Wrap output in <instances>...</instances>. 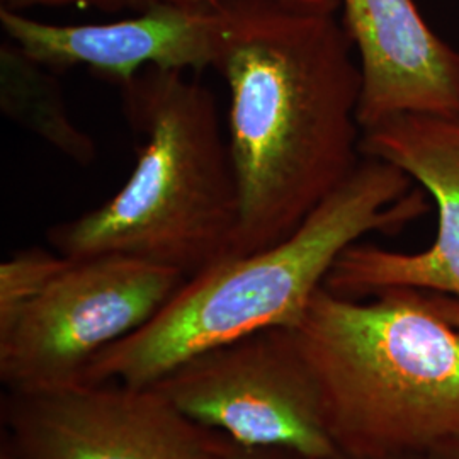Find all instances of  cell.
Instances as JSON below:
<instances>
[{
  "label": "cell",
  "mask_w": 459,
  "mask_h": 459,
  "mask_svg": "<svg viewBox=\"0 0 459 459\" xmlns=\"http://www.w3.org/2000/svg\"><path fill=\"white\" fill-rule=\"evenodd\" d=\"M214 68L230 91L240 199L231 255L291 237L361 164V68L333 13L229 0Z\"/></svg>",
  "instance_id": "1"
},
{
  "label": "cell",
  "mask_w": 459,
  "mask_h": 459,
  "mask_svg": "<svg viewBox=\"0 0 459 459\" xmlns=\"http://www.w3.org/2000/svg\"><path fill=\"white\" fill-rule=\"evenodd\" d=\"M413 184L400 167L364 157L291 237L186 279L143 327L89 364L82 383L150 386L204 351L263 330L295 328L347 247L375 231H402L426 213L424 189Z\"/></svg>",
  "instance_id": "2"
},
{
  "label": "cell",
  "mask_w": 459,
  "mask_h": 459,
  "mask_svg": "<svg viewBox=\"0 0 459 459\" xmlns=\"http://www.w3.org/2000/svg\"><path fill=\"white\" fill-rule=\"evenodd\" d=\"M339 455H436L459 443V328L422 291L320 288L291 328Z\"/></svg>",
  "instance_id": "3"
},
{
  "label": "cell",
  "mask_w": 459,
  "mask_h": 459,
  "mask_svg": "<svg viewBox=\"0 0 459 459\" xmlns=\"http://www.w3.org/2000/svg\"><path fill=\"white\" fill-rule=\"evenodd\" d=\"M178 70L148 68L123 85L142 134L130 179L96 210L48 231L70 259L130 255L186 279L231 255L240 199L213 92Z\"/></svg>",
  "instance_id": "4"
},
{
  "label": "cell",
  "mask_w": 459,
  "mask_h": 459,
  "mask_svg": "<svg viewBox=\"0 0 459 459\" xmlns=\"http://www.w3.org/2000/svg\"><path fill=\"white\" fill-rule=\"evenodd\" d=\"M184 281L176 269L130 255L70 259L0 333V381L7 394H49L81 385L89 364L143 327Z\"/></svg>",
  "instance_id": "5"
},
{
  "label": "cell",
  "mask_w": 459,
  "mask_h": 459,
  "mask_svg": "<svg viewBox=\"0 0 459 459\" xmlns=\"http://www.w3.org/2000/svg\"><path fill=\"white\" fill-rule=\"evenodd\" d=\"M150 386L231 443L308 459L339 456L291 328L263 330L204 351Z\"/></svg>",
  "instance_id": "6"
},
{
  "label": "cell",
  "mask_w": 459,
  "mask_h": 459,
  "mask_svg": "<svg viewBox=\"0 0 459 459\" xmlns=\"http://www.w3.org/2000/svg\"><path fill=\"white\" fill-rule=\"evenodd\" d=\"M7 444L21 459H230L227 436L199 426L152 386L117 381L5 394Z\"/></svg>",
  "instance_id": "7"
},
{
  "label": "cell",
  "mask_w": 459,
  "mask_h": 459,
  "mask_svg": "<svg viewBox=\"0 0 459 459\" xmlns=\"http://www.w3.org/2000/svg\"><path fill=\"white\" fill-rule=\"evenodd\" d=\"M361 153L400 167L436 204L437 233L420 252L347 247L324 288L362 299L413 290L459 299V116L400 115L362 132Z\"/></svg>",
  "instance_id": "8"
},
{
  "label": "cell",
  "mask_w": 459,
  "mask_h": 459,
  "mask_svg": "<svg viewBox=\"0 0 459 459\" xmlns=\"http://www.w3.org/2000/svg\"><path fill=\"white\" fill-rule=\"evenodd\" d=\"M225 24V2L159 4L138 16L102 24H49L0 7V26L7 39L38 64L48 68L85 66L121 87L148 68H214Z\"/></svg>",
  "instance_id": "9"
},
{
  "label": "cell",
  "mask_w": 459,
  "mask_h": 459,
  "mask_svg": "<svg viewBox=\"0 0 459 459\" xmlns=\"http://www.w3.org/2000/svg\"><path fill=\"white\" fill-rule=\"evenodd\" d=\"M359 55L361 130L400 115L459 116V51L413 0H341Z\"/></svg>",
  "instance_id": "10"
},
{
  "label": "cell",
  "mask_w": 459,
  "mask_h": 459,
  "mask_svg": "<svg viewBox=\"0 0 459 459\" xmlns=\"http://www.w3.org/2000/svg\"><path fill=\"white\" fill-rule=\"evenodd\" d=\"M0 108L5 117L74 162H94L96 143L72 121L62 87L48 66L38 64L9 39L0 47Z\"/></svg>",
  "instance_id": "11"
},
{
  "label": "cell",
  "mask_w": 459,
  "mask_h": 459,
  "mask_svg": "<svg viewBox=\"0 0 459 459\" xmlns=\"http://www.w3.org/2000/svg\"><path fill=\"white\" fill-rule=\"evenodd\" d=\"M70 263L60 252L41 247L19 250L0 264V333H5L49 282Z\"/></svg>",
  "instance_id": "12"
},
{
  "label": "cell",
  "mask_w": 459,
  "mask_h": 459,
  "mask_svg": "<svg viewBox=\"0 0 459 459\" xmlns=\"http://www.w3.org/2000/svg\"><path fill=\"white\" fill-rule=\"evenodd\" d=\"M229 0H119L117 2V11L130 7L134 11H143L152 5H159V4H182V5H218ZM282 2H290L296 5H303L308 9H316V11H325V13H337V9L341 7V0H282Z\"/></svg>",
  "instance_id": "13"
},
{
  "label": "cell",
  "mask_w": 459,
  "mask_h": 459,
  "mask_svg": "<svg viewBox=\"0 0 459 459\" xmlns=\"http://www.w3.org/2000/svg\"><path fill=\"white\" fill-rule=\"evenodd\" d=\"M117 2L119 0H0V7L22 13L30 7H58L68 4H85L99 7L102 11H117Z\"/></svg>",
  "instance_id": "14"
},
{
  "label": "cell",
  "mask_w": 459,
  "mask_h": 459,
  "mask_svg": "<svg viewBox=\"0 0 459 459\" xmlns=\"http://www.w3.org/2000/svg\"><path fill=\"white\" fill-rule=\"evenodd\" d=\"M230 459H308L293 451L278 449V447H248L231 443Z\"/></svg>",
  "instance_id": "15"
},
{
  "label": "cell",
  "mask_w": 459,
  "mask_h": 459,
  "mask_svg": "<svg viewBox=\"0 0 459 459\" xmlns=\"http://www.w3.org/2000/svg\"><path fill=\"white\" fill-rule=\"evenodd\" d=\"M427 303L444 316L447 322H451L455 327L459 328V299L453 296L436 295V293H424Z\"/></svg>",
  "instance_id": "16"
},
{
  "label": "cell",
  "mask_w": 459,
  "mask_h": 459,
  "mask_svg": "<svg viewBox=\"0 0 459 459\" xmlns=\"http://www.w3.org/2000/svg\"><path fill=\"white\" fill-rule=\"evenodd\" d=\"M434 456L439 459H459V443L451 444L447 447H443L441 451H437Z\"/></svg>",
  "instance_id": "17"
},
{
  "label": "cell",
  "mask_w": 459,
  "mask_h": 459,
  "mask_svg": "<svg viewBox=\"0 0 459 459\" xmlns=\"http://www.w3.org/2000/svg\"><path fill=\"white\" fill-rule=\"evenodd\" d=\"M332 459H439L437 456H434V455H409V456H388V458H349V456H342V455H339V456H335V458Z\"/></svg>",
  "instance_id": "18"
},
{
  "label": "cell",
  "mask_w": 459,
  "mask_h": 459,
  "mask_svg": "<svg viewBox=\"0 0 459 459\" xmlns=\"http://www.w3.org/2000/svg\"><path fill=\"white\" fill-rule=\"evenodd\" d=\"M0 459H21L17 456L16 453L13 451V447L9 444L4 443L2 446V453H0Z\"/></svg>",
  "instance_id": "19"
}]
</instances>
